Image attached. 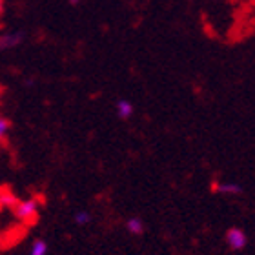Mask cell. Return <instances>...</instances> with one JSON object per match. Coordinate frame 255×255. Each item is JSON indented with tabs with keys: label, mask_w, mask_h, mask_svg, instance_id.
I'll list each match as a JSON object with an SVG mask.
<instances>
[{
	"label": "cell",
	"mask_w": 255,
	"mask_h": 255,
	"mask_svg": "<svg viewBox=\"0 0 255 255\" xmlns=\"http://www.w3.org/2000/svg\"><path fill=\"white\" fill-rule=\"evenodd\" d=\"M15 215L18 219H24V221H31L35 219L38 212V202L35 199H26V201H16L15 202Z\"/></svg>",
	"instance_id": "6da1fadb"
},
{
	"label": "cell",
	"mask_w": 255,
	"mask_h": 255,
	"mask_svg": "<svg viewBox=\"0 0 255 255\" xmlns=\"http://www.w3.org/2000/svg\"><path fill=\"white\" fill-rule=\"evenodd\" d=\"M226 243L230 245L232 250H243L246 246V243H248V237H246V234L243 230L230 228L228 232H226Z\"/></svg>",
	"instance_id": "7a4b0ae2"
},
{
	"label": "cell",
	"mask_w": 255,
	"mask_h": 255,
	"mask_svg": "<svg viewBox=\"0 0 255 255\" xmlns=\"http://www.w3.org/2000/svg\"><path fill=\"white\" fill-rule=\"evenodd\" d=\"M22 40L20 35H15V33H11V35H4V37H0V49H9V48H15L18 46Z\"/></svg>",
	"instance_id": "3957f363"
},
{
	"label": "cell",
	"mask_w": 255,
	"mask_h": 255,
	"mask_svg": "<svg viewBox=\"0 0 255 255\" xmlns=\"http://www.w3.org/2000/svg\"><path fill=\"white\" fill-rule=\"evenodd\" d=\"M126 228L129 234H142L144 232V223H142V219H138V217H131V219H128L126 221Z\"/></svg>",
	"instance_id": "277c9868"
},
{
	"label": "cell",
	"mask_w": 255,
	"mask_h": 255,
	"mask_svg": "<svg viewBox=\"0 0 255 255\" xmlns=\"http://www.w3.org/2000/svg\"><path fill=\"white\" fill-rule=\"evenodd\" d=\"M117 113L121 119H128L131 117L133 113V104L129 101H119L117 102Z\"/></svg>",
	"instance_id": "5b68a950"
},
{
	"label": "cell",
	"mask_w": 255,
	"mask_h": 255,
	"mask_svg": "<svg viewBox=\"0 0 255 255\" xmlns=\"http://www.w3.org/2000/svg\"><path fill=\"white\" fill-rule=\"evenodd\" d=\"M217 190L221 193H226V195H237V193H241V186L235 184V182H223V184H219Z\"/></svg>",
	"instance_id": "8992f818"
},
{
	"label": "cell",
	"mask_w": 255,
	"mask_h": 255,
	"mask_svg": "<svg viewBox=\"0 0 255 255\" xmlns=\"http://www.w3.org/2000/svg\"><path fill=\"white\" fill-rule=\"evenodd\" d=\"M46 254H48V243L42 239H37L35 243H33L29 255H46Z\"/></svg>",
	"instance_id": "52a82bcc"
},
{
	"label": "cell",
	"mask_w": 255,
	"mask_h": 255,
	"mask_svg": "<svg viewBox=\"0 0 255 255\" xmlns=\"http://www.w3.org/2000/svg\"><path fill=\"white\" fill-rule=\"evenodd\" d=\"M90 221H91V215L88 212H79L77 215H75V223L80 224V226H86Z\"/></svg>",
	"instance_id": "ba28073f"
},
{
	"label": "cell",
	"mask_w": 255,
	"mask_h": 255,
	"mask_svg": "<svg viewBox=\"0 0 255 255\" xmlns=\"http://www.w3.org/2000/svg\"><path fill=\"white\" fill-rule=\"evenodd\" d=\"M9 121L4 117H0V140H4L5 135H7V131H9Z\"/></svg>",
	"instance_id": "9c48e42d"
},
{
	"label": "cell",
	"mask_w": 255,
	"mask_h": 255,
	"mask_svg": "<svg viewBox=\"0 0 255 255\" xmlns=\"http://www.w3.org/2000/svg\"><path fill=\"white\" fill-rule=\"evenodd\" d=\"M0 202H2V204H5V206H15L16 197L11 195V193H4V195H0Z\"/></svg>",
	"instance_id": "30bf717a"
},
{
	"label": "cell",
	"mask_w": 255,
	"mask_h": 255,
	"mask_svg": "<svg viewBox=\"0 0 255 255\" xmlns=\"http://www.w3.org/2000/svg\"><path fill=\"white\" fill-rule=\"evenodd\" d=\"M79 2H80V0H69V4H73V5H77Z\"/></svg>",
	"instance_id": "8fae6325"
},
{
	"label": "cell",
	"mask_w": 255,
	"mask_h": 255,
	"mask_svg": "<svg viewBox=\"0 0 255 255\" xmlns=\"http://www.w3.org/2000/svg\"><path fill=\"white\" fill-rule=\"evenodd\" d=\"M0 13H2V0H0Z\"/></svg>",
	"instance_id": "7c38bea8"
},
{
	"label": "cell",
	"mask_w": 255,
	"mask_h": 255,
	"mask_svg": "<svg viewBox=\"0 0 255 255\" xmlns=\"http://www.w3.org/2000/svg\"><path fill=\"white\" fill-rule=\"evenodd\" d=\"M0 93H2V90H0Z\"/></svg>",
	"instance_id": "4fadbf2b"
}]
</instances>
